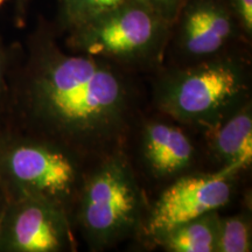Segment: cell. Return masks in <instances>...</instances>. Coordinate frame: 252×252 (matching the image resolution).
Wrapping results in <instances>:
<instances>
[{
    "mask_svg": "<svg viewBox=\"0 0 252 252\" xmlns=\"http://www.w3.org/2000/svg\"><path fill=\"white\" fill-rule=\"evenodd\" d=\"M68 33L67 46L72 52L115 65L146 67L162 60L171 25L145 0H126Z\"/></svg>",
    "mask_w": 252,
    "mask_h": 252,
    "instance_id": "obj_4",
    "label": "cell"
},
{
    "mask_svg": "<svg viewBox=\"0 0 252 252\" xmlns=\"http://www.w3.org/2000/svg\"><path fill=\"white\" fill-rule=\"evenodd\" d=\"M21 110L34 134L78 159L117 152L133 112V98L117 65L67 53L45 26L30 40L19 86Z\"/></svg>",
    "mask_w": 252,
    "mask_h": 252,
    "instance_id": "obj_1",
    "label": "cell"
},
{
    "mask_svg": "<svg viewBox=\"0 0 252 252\" xmlns=\"http://www.w3.org/2000/svg\"><path fill=\"white\" fill-rule=\"evenodd\" d=\"M6 201H7V196H6L4 189H2L1 186H0V219H1L2 212H4Z\"/></svg>",
    "mask_w": 252,
    "mask_h": 252,
    "instance_id": "obj_18",
    "label": "cell"
},
{
    "mask_svg": "<svg viewBox=\"0 0 252 252\" xmlns=\"http://www.w3.org/2000/svg\"><path fill=\"white\" fill-rule=\"evenodd\" d=\"M237 36L228 0H187L172 24L169 42L188 64L222 54Z\"/></svg>",
    "mask_w": 252,
    "mask_h": 252,
    "instance_id": "obj_8",
    "label": "cell"
},
{
    "mask_svg": "<svg viewBox=\"0 0 252 252\" xmlns=\"http://www.w3.org/2000/svg\"><path fill=\"white\" fill-rule=\"evenodd\" d=\"M210 149L222 167L247 168L252 161V112L245 102L230 115L206 128Z\"/></svg>",
    "mask_w": 252,
    "mask_h": 252,
    "instance_id": "obj_10",
    "label": "cell"
},
{
    "mask_svg": "<svg viewBox=\"0 0 252 252\" xmlns=\"http://www.w3.org/2000/svg\"><path fill=\"white\" fill-rule=\"evenodd\" d=\"M145 1L172 26L187 0H145Z\"/></svg>",
    "mask_w": 252,
    "mask_h": 252,
    "instance_id": "obj_15",
    "label": "cell"
},
{
    "mask_svg": "<svg viewBox=\"0 0 252 252\" xmlns=\"http://www.w3.org/2000/svg\"><path fill=\"white\" fill-rule=\"evenodd\" d=\"M74 247L64 207L33 195L7 197L0 219V251L61 252Z\"/></svg>",
    "mask_w": 252,
    "mask_h": 252,
    "instance_id": "obj_6",
    "label": "cell"
},
{
    "mask_svg": "<svg viewBox=\"0 0 252 252\" xmlns=\"http://www.w3.org/2000/svg\"><path fill=\"white\" fill-rule=\"evenodd\" d=\"M30 0H15V7H17V13L19 18L23 19L26 13V7Z\"/></svg>",
    "mask_w": 252,
    "mask_h": 252,
    "instance_id": "obj_17",
    "label": "cell"
},
{
    "mask_svg": "<svg viewBox=\"0 0 252 252\" xmlns=\"http://www.w3.org/2000/svg\"><path fill=\"white\" fill-rule=\"evenodd\" d=\"M4 2H5V0H0V6L4 4Z\"/></svg>",
    "mask_w": 252,
    "mask_h": 252,
    "instance_id": "obj_19",
    "label": "cell"
},
{
    "mask_svg": "<svg viewBox=\"0 0 252 252\" xmlns=\"http://www.w3.org/2000/svg\"><path fill=\"white\" fill-rule=\"evenodd\" d=\"M219 219L217 210L207 213L175 226L156 242L168 252H215Z\"/></svg>",
    "mask_w": 252,
    "mask_h": 252,
    "instance_id": "obj_11",
    "label": "cell"
},
{
    "mask_svg": "<svg viewBox=\"0 0 252 252\" xmlns=\"http://www.w3.org/2000/svg\"><path fill=\"white\" fill-rule=\"evenodd\" d=\"M238 172L222 167L215 173L178 178L162 191L147 215L143 224L145 234L157 241L175 226L225 206Z\"/></svg>",
    "mask_w": 252,
    "mask_h": 252,
    "instance_id": "obj_7",
    "label": "cell"
},
{
    "mask_svg": "<svg viewBox=\"0 0 252 252\" xmlns=\"http://www.w3.org/2000/svg\"><path fill=\"white\" fill-rule=\"evenodd\" d=\"M141 153L154 176L173 178L191 166L195 147L182 128L166 122L152 121L143 127Z\"/></svg>",
    "mask_w": 252,
    "mask_h": 252,
    "instance_id": "obj_9",
    "label": "cell"
},
{
    "mask_svg": "<svg viewBox=\"0 0 252 252\" xmlns=\"http://www.w3.org/2000/svg\"><path fill=\"white\" fill-rule=\"evenodd\" d=\"M237 20L242 37L250 41L252 35V0H228Z\"/></svg>",
    "mask_w": 252,
    "mask_h": 252,
    "instance_id": "obj_14",
    "label": "cell"
},
{
    "mask_svg": "<svg viewBox=\"0 0 252 252\" xmlns=\"http://www.w3.org/2000/svg\"><path fill=\"white\" fill-rule=\"evenodd\" d=\"M126 0H59L60 24L64 30L72 28L99 17Z\"/></svg>",
    "mask_w": 252,
    "mask_h": 252,
    "instance_id": "obj_13",
    "label": "cell"
},
{
    "mask_svg": "<svg viewBox=\"0 0 252 252\" xmlns=\"http://www.w3.org/2000/svg\"><path fill=\"white\" fill-rule=\"evenodd\" d=\"M251 248L250 217L244 214L220 217L215 252H249Z\"/></svg>",
    "mask_w": 252,
    "mask_h": 252,
    "instance_id": "obj_12",
    "label": "cell"
},
{
    "mask_svg": "<svg viewBox=\"0 0 252 252\" xmlns=\"http://www.w3.org/2000/svg\"><path fill=\"white\" fill-rule=\"evenodd\" d=\"M80 159L39 135L0 137V186L6 196L33 195L68 208L82 175Z\"/></svg>",
    "mask_w": 252,
    "mask_h": 252,
    "instance_id": "obj_5",
    "label": "cell"
},
{
    "mask_svg": "<svg viewBox=\"0 0 252 252\" xmlns=\"http://www.w3.org/2000/svg\"><path fill=\"white\" fill-rule=\"evenodd\" d=\"M8 58L4 47L0 43V118L5 111L8 98Z\"/></svg>",
    "mask_w": 252,
    "mask_h": 252,
    "instance_id": "obj_16",
    "label": "cell"
},
{
    "mask_svg": "<svg viewBox=\"0 0 252 252\" xmlns=\"http://www.w3.org/2000/svg\"><path fill=\"white\" fill-rule=\"evenodd\" d=\"M76 195L78 224L94 250L111 247L143 226V193L121 151L97 160L82 176Z\"/></svg>",
    "mask_w": 252,
    "mask_h": 252,
    "instance_id": "obj_3",
    "label": "cell"
},
{
    "mask_svg": "<svg viewBox=\"0 0 252 252\" xmlns=\"http://www.w3.org/2000/svg\"><path fill=\"white\" fill-rule=\"evenodd\" d=\"M248 91L245 64L222 53L163 75L154 99L160 111L176 121L209 128L247 102Z\"/></svg>",
    "mask_w": 252,
    "mask_h": 252,
    "instance_id": "obj_2",
    "label": "cell"
}]
</instances>
